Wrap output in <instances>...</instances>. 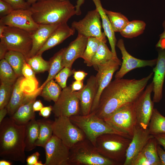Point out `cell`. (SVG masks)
<instances>
[{"label":"cell","instance_id":"obj_34","mask_svg":"<svg viewBox=\"0 0 165 165\" xmlns=\"http://www.w3.org/2000/svg\"><path fill=\"white\" fill-rule=\"evenodd\" d=\"M61 87L53 80L48 82L42 89L40 95L46 101H53L57 100L61 91Z\"/></svg>","mask_w":165,"mask_h":165},{"label":"cell","instance_id":"obj_12","mask_svg":"<svg viewBox=\"0 0 165 165\" xmlns=\"http://www.w3.org/2000/svg\"><path fill=\"white\" fill-rule=\"evenodd\" d=\"M153 90L152 82L134 102L137 126L144 129L148 128L154 109L151 98Z\"/></svg>","mask_w":165,"mask_h":165},{"label":"cell","instance_id":"obj_11","mask_svg":"<svg viewBox=\"0 0 165 165\" xmlns=\"http://www.w3.org/2000/svg\"><path fill=\"white\" fill-rule=\"evenodd\" d=\"M80 101L77 91H73L70 86L63 89L60 96L52 107V112L56 117H70L79 115Z\"/></svg>","mask_w":165,"mask_h":165},{"label":"cell","instance_id":"obj_3","mask_svg":"<svg viewBox=\"0 0 165 165\" xmlns=\"http://www.w3.org/2000/svg\"><path fill=\"white\" fill-rule=\"evenodd\" d=\"M29 9L38 24L67 23L76 14L75 6L69 0H40L31 5Z\"/></svg>","mask_w":165,"mask_h":165},{"label":"cell","instance_id":"obj_38","mask_svg":"<svg viewBox=\"0 0 165 165\" xmlns=\"http://www.w3.org/2000/svg\"><path fill=\"white\" fill-rule=\"evenodd\" d=\"M101 41L98 38L94 37L88 38L86 48L82 58L87 66H91L92 59L95 55Z\"/></svg>","mask_w":165,"mask_h":165},{"label":"cell","instance_id":"obj_21","mask_svg":"<svg viewBox=\"0 0 165 165\" xmlns=\"http://www.w3.org/2000/svg\"><path fill=\"white\" fill-rule=\"evenodd\" d=\"M87 41L88 38L78 34L76 38L64 48L62 59L64 67L72 68L73 63L77 59L82 58Z\"/></svg>","mask_w":165,"mask_h":165},{"label":"cell","instance_id":"obj_59","mask_svg":"<svg viewBox=\"0 0 165 165\" xmlns=\"http://www.w3.org/2000/svg\"><path fill=\"white\" fill-rule=\"evenodd\" d=\"M35 165H44V164H43L41 161H38Z\"/></svg>","mask_w":165,"mask_h":165},{"label":"cell","instance_id":"obj_14","mask_svg":"<svg viewBox=\"0 0 165 165\" xmlns=\"http://www.w3.org/2000/svg\"><path fill=\"white\" fill-rule=\"evenodd\" d=\"M122 62L118 57H115L106 63L97 66L96 70L98 88L91 109V112L97 109L101 95L104 90L108 85L112 79L114 73L117 70Z\"/></svg>","mask_w":165,"mask_h":165},{"label":"cell","instance_id":"obj_22","mask_svg":"<svg viewBox=\"0 0 165 165\" xmlns=\"http://www.w3.org/2000/svg\"><path fill=\"white\" fill-rule=\"evenodd\" d=\"M60 24H39L38 28L31 33L32 46L28 58L32 57L37 54L51 34Z\"/></svg>","mask_w":165,"mask_h":165},{"label":"cell","instance_id":"obj_18","mask_svg":"<svg viewBox=\"0 0 165 165\" xmlns=\"http://www.w3.org/2000/svg\"><path fill=\"white\" fill-rule=\"evenodd\" d=\"M148 128L144 129L137 125L134 128L131 141L127 151L124 165H132L138 154L141 151L148 141L153 137Z\"/></svg>","mask_w":165,"mask_h":165},{"label":"cell","instance_id":"obj_50","mask_svg":"<svg viewBox=\"0 0 165 165\" xmlns=\"http://www.w3.org/2000/svg\"><path fill=\"white\" fill-rule=\"evenodd\" d=\"M157 150L161 165H165V150L163 149L159 144L157 145Z\"/></svg>","mask_w":165,"mask_h":165},{"label":"cell","instance_id":"obj_15","mask_svg":"<svg viewBox=\"0 0 165 165\" xmlns=\"http://www.w3.org/2000/svg\"><path fill=\"white\" fill-rule=\"evenodd\" d=\"M0 23L31 33L36 30L39 25L34 20L29 9H14L9 14L0 18Z\"/></svg>","mask_w":165,"mask_h":165},{"label":"cell","instance_id":"obj_43","mask_svg":"<svg viewBox=\"0 0 165 165\" xmlns=\"http://www.w3.org/2000/svg\"><path fill=\"white\" fill-rule=\"evenodd\" d=\"M14 10L12 6L7 2L0 0V18L7 16Z\"/></svg>","mask_w":165,"mask_h":165},{"label":"cell","instance_id":"obj_28","mask_svg":"<svg viewBox=\"0 0 165 165\" xmlns=\"http://www.w3.org/2000/svg\"><path fill=\"white\" fill-rule=\"evenodd\" d=\"M106 43L101 41L91 61V65L96 70L98 65L104 64L114 58L117 57L110 50Z\"/></svg>","mask_w":165,"mask_h":165},{"label":"cell","instance_id":"obj_10","mask_svg":"<svg viewBox=\"0 0 165 165\" xmlns=\"http://www.w3.org/2000/svg\"><path fill=\"white\" fill-rule=\"evenodd\" d=\"M101 18L100 14L96 9L88 11L82 19L73 22L71 27L77 31L78 35L87 38H96L106 43V36L101 31Z\"/></svg>","mask_w":165,"mask_h":165},{"label":"cell","instance_id":"obj_13","mask_svg":"<svg viewBox=\"0 0 165 165\" xmlns=\"http://www.w3.org/2000/svg\"><path fill=\"white\" fill-rule=\"evenodd\" d=\"M44 165H69L70 148L53 134L46 144Z\"/></svg>","mask_w":165,"mask_h":165},{"label":"cell","instance_id":"obj_35","mask_svg":"<svg viewBox=\"0 0 165 165\" xmlns=\"http://www.w3.org/2000/svg\"><path fill=\"white\" fill-rule=\"evenodd\" d=\"M18 76L5 59L0 61V79L1 82H4L13 85Z\"/></svg>","mask_w":165,"mask_h":165},{"label":"cell","instance_id":"obj_45","mask_svg":"<svg viewBox=\"0 0 165 165\" xmlns=\"http://www.w3.org/2000/svg\"><path fill=\"white\" fill-rule=\"evenodd\" d=\"M163 32L160 35V39L156 45L157 48L165 49V20L162 24Z\"/></svg>","mask_w":165,"mask_h":165},{"label":"cell","instance_id":"obj_30","mask_svg":"<svg viewBox=\"0 0 165 165\" xmlns=\"http://www.w3.org/2000/svg\"><path fill=\"white\" fill-rule=\"evenodd\" d=\"M4 58L7 61L13 70L18 76H23L22 69L26 58L21 53L9 50L6 53Z\"/></svg>","mask_w":165,"mask_h":165},{"label":"cell","instance_id":"obj_53","mask_svg":"<svg viewBox=\"0 0 165 165\" xmlns=\"http://www.w3.org/2000/svg\"><path fill=\"white\" fill-rule=\"evenodd\" d=\"M6 46L2 43L0 42V59H4L5 56L8 51Z\"/></svg>","mask_w":165,"mask_h":165},{"label":"cell","instance_id":"obj_27","mask_svg":"<svg viewBox=\"0 0 165 165\" xmlns=\"http://www.w3.org/2000/svg\"><path fill=\"white\" fill-rule=\"evenodd\" d=\"M37 121L39 125V133L36 145L44 148L53 135L52 128L53 121L45 118Z\"/></svg>","mask_w":165,"mask_h":165},{"label":"cell","instance_id":"obj_2","mask_svg":"<svg viewBox=\"0 0 165 165\" xmlns=\"http://www.w3.org/2000/svg\"><path fill=\"white\" fill-rule=\"evenodd\" d=\"M25 125L16 123L10 117L0 123V156L15 161L24 163Z\"/></svg>","mask_w":165,"mask_h":165},{"label":"cell","instance_id":"obj_48","mask_svg":"<svg viewBox=\"0 0 165 165\" xmlns=\"http://www.w3.org/2000/svg\"><path fill=\"white\" fill-rule=\"evenodd\" d=\"M73 74L74 78L75 80L82 81L88 74L83 71H75L74 70Z\"/></svg>","mask_w":165,"mask_h":165},{"label":"cell","instance_id":"obj_42","mask_svg":"<svg viewBox=\"0 0 165 165\" xmlns=\"http://www.w3.org/2000/svg\"><path fill=\"white\" fill-rule=\"evenodd\" d=\"M9 4L14 9H29V6L25 0H3Z\"/></svg>","mask_w":165,"mask_h":165},{"label":"cell","instance_id":"obj_25","mask_svg":"<svg viewBox=\"0 0 165 165\" xmlns=\"http://www.w3.org/2000/svg\"><path fill=\"white\" fill-rule=\"evenodd\" d=\"M36 98H33L21 105L11 117L17 124L25 125L35 118L33 105Z\"/></svg>","mask_w":165,"mask_h":165},{"label":"cell","instance_id":"obj_26","mask_svg":"<svg viewBox=\"0 0 165 165\" xmlns=\"http://www.w3.org/2000/svg\"><path fill=\"white\" fill-rule=\"evenodd\" d=\"M25 125V151L30 152L37 146L36 143L39 136V125L35 118L29 121Z\"/></svg>","mask_w":165,"mask_h":165},{"label":"cell","instance_id":"obj_55","mask_svg":"<svg viewBox=\"0 0 165 165\" xmlns=\"http://www.w3.org/2000/svg\"><path fill=\"white\" fill-rule=\"evenodd\" d=\"M7 114L8 111L6 107L0 109V123L5 118Z\"/></svg>","mask_w":165,"mask_h":165},{"label":"cell","instance_id":"obj_46","mask_svg":"<svg viewBox=\"0 0 165 165\" xmlns=\"http://www.w3.org/2000/svg\"><path fill=\"white\" fill-rule=\"evenodd\" d=\"M39 153L36 152L28 156L26 159L27 165H35L38 161L39 156Z\"/></svg>","mask_w":165,"mask_h":165},{"label":"cell","instance_id":"obj_17","mask_svg":"<svg viewBox=\"0 0 165 165\" xmlns=\"http://www.w3.org/2000/svg\"><path fill=\"white\" fill-rule=\"evenodd\" d=\"M120 50L123 59L119 70L115 75V79L122 78L132 70L146 66L153 67L156 65L157 58L151 60H143L136 58L129 54L125 48L123 40L119 39L116 44Z\"/></svg>","mask_w":165,"mask_h":165},{"label":"cell","instance_id":"obj_58","mask_svg":"<svg viewBox=\"0 0 165 165\" xmlns=\"http://www.w3.org/2000/svg\"><path fill=\"white\" fill-rule=\"evenodd\" d=\"M30 6L40 0H25Z\"/></svg>","mask_w":165,"mask_h":165},{"label":"cell","instance_id":"obj_39","mask_svg":"<svg viewBox=\"0 0 165 165\" xmlns=\"http://www.w3.org/2000/svg\"><path fill=\"white\" fill-rule=\"evenodd\" d=\"M0 86V109L6 107L10 99L13 85L1 82Z\"/></svg>","mask_w":165,"mask_h":165},{"label":"cell","instance_id":"obj_41","mask_svg":"<svg viewBox=\"0 0 165 165\" xmlns=\"http://www.w3.org/2000/svg\"><path fill=\"white\" fill-rule=\"evenodd\" d=\"M35 72L31 66L25 61L24 64L22 69V75L26 79L33 80L36 83L37 81L36 79Z\"/></svg>","mask_w":165,"mask_h":165},{"label":"cell","instance_id":"obj_4","mask_svg":"<svg viewBox=\"0 0 165 165\" xmlns=\"http://www.w3.org/2000/svg\"><path fill=\"white\" fill-rule=\"evenodd\" d=\"M131 139L114 133L103 134L97 138L95 146L104 157L117 165H123L127 151Z\"/></svg>","mask_w":165,"mask_h":165},{"label":"cell","instance_id":"obj_1","mask_svg":"<svg viewBox=\"0 0 165 165\" xmlns=\"http://www.w3.org/2000/svg\"><path fill=\"white\" fill-rule=\"evenodd\" d=\"M153 74L141 79H115L102 92L94 112L104 119L122 106L134 102L144 90Z\"/></svg>","mask_w":165,"mask_h":165},{"label":"cell","instance_id":"obj_36","mask_svg":"<svg viewBox=\"0 0 165 165\" xmlns=\"http://www.w3.org/2000/svg\"><path fill=\"white\" fill-rule=\"evenodd\" d=\"M104 10L113 31L120 32L129 22L127 18L120 13L108 10L105 9Z\"/></svg>","mask_w":165,"mask_h":165},{"label":"cell","instance_id":"obj_7","mask_svg":"<svg viewBox=\"0 0 165 165\" xmlns=\"http://www.w3.org/2000/svg\"><path fill=\"white\" fill-rule=\"evenodd\" d=\"M104 120L123 135L132 139L137 125L134 102L122 106Z\"/></svg>","mask_w":165,"mask_h":165},{"label":"cell","instance_id":"obj_9","mask_svg":"<svg viewBox=\"0 0 165 165\" xmlns=\"http://www.w3.org/2000/svg\"><path fill=\"white\" fill-rule=\"evenodd\" d=\"M52 128L53 134L70 148L86 138L83 132L67 117H56L53 121Z\"/></svg>","mask_w":165,"mask_h":165},{"label":"cell","instance_id":"obj_32","mask_svg":"<svg viewBox=\"0 0 165 165\" xmlns=\"http://www.w3.org/2000/svg\"><path fill=\"white\" fill-rule=\"evenodd\" d=\"M148 128L152 135L165 133V117L156 108L153 109Z\"/></svg>","mask_w":165,"mask_h":165},{"label":"cell","instance_id":"obj_47","mask_svg":"<svg viewBox=\"0 0 165 165\" xmlns=\"http://www.w3.org/2000/svg\"><path fill=\"white\" fill-rule=\"evenodd\" d=\"M52 111V106H49L43 107L39 111V115L44 118H48L51 114Z\"/></svg>","mask_w":165,"mask_h":165},{"label":"cell","instance_id":"obj_40","mask_svg":"<svg viewBox=\"0 0 165 165\" xmlns=\"http://www.w3.org/2000/svg\"><path fill=\"white\" fill-rule=\"evenodd\" d=\"M74 70L68 67H64L55 76V81L63 89L66 87V82L68 78L73 74Z\"/></svg>","mask_w":165,"mask_h":165},{"label":"cell","instance_id":"obj_33","mask_svg":"<svg viewBox=\"0 0 165 165\" xmlns=\"http://www.w3.org/2000/svg\"><path fill=\"white\" fill-rule=\"evenodd\" d=\"M158 144L156 139L153 137L149 139L141 151L150 165H161L157 152V146Z\"/></svg>","mask_w":165,"mask_h":165},{"label":"cell","instance_id":"obj_8","mask_svg":"<svg viewBox=\"0 0 165 165\" xmlns=\"http://www.w3.org/2000/svg\"><path fill=\"white\" fill-rule=\"evenodd\" d=\"M0 42L8 50L17 51L28 58L32 46L31 33L16 27L6 26Z\"/></svg>","mask_w":165,"mask_h":165},{"label":"cell","instance_id":"obj_52","mask_svg":"<svg viewBox=\"0 0 165 165\" xmlns=\"http://www.w3.org/2000/svg\"><path fill=\"white\" fill-rule=\"evenodd\" d=\"M43 107V104L40 100L35 101L33 105V108L35 112L39 111Z\"/></svg>","mask_w":165,"mask_h":165},{"label":"cell","instance_id":"obj_6","mask_svg":"<svg viewBox=\"0 0 165 165\" xmlns=\"http://www.w3.org/2000/svg\"><path fill=\"white\" fill-rule=\"evenodd\" d=\"M69 119L94 146L97 138L103 134L114 133L123 135L111 127L104 119L98 117L95 112L86 115L73 116Z\"/></svg>","mask_w":165,"mask_h":165},{"label":"cell","instance_id":"obj_20","mask_svg":"<svg viewBox=\"0 0 165 165\" xmlns=\"http://www.w3.org/2000/svg\"><path fill=\"white\" fill-rule=\"evenodd\" d=\"M98 88L96 76L91 75L83 88L77 91L82 115H86L90 113Z\"/></svg>","mask_w":165,"mask_h":165},{"label":"cell","instance_id":"obj_23","mask_svg":"<svg viewBox=\"0 0 165 165\" xmlns=\"http://www.w3.org/2000/svg\"><path fill=\"white\" fill-rule=\"evenodd\" d=\"M75 31L71 27H69L67 23L60 24L51 34L36 54L42 55L45 51L59 45L70 36L73 35Z\"/></svg>","mask_w":165,"mask_h":165},{"label":"cell","instance_id":"obj_44","mask_svg":"<svg viewBox=\"0 0 165 165\" xmlns=\"http://www.w3.org/2000/svg\"><path fill=\"white\" fill-rule=\"evenodd\" d=\"M132 165H150V164L143 153L141 152L133 161Z\"/></svg>","mask_w":165,"mask_h":165},{"label":"cell","instance_id":"obj_57","mask_svg":"<svg viewBox=\"0 0 165 165\" xmlns=\"http://www.w3.org/2000/svg\"><path fill=\"white\" fill-rule=\"evenodd\" d=\"M12 163L8 161L5 160H2L0 161V165H11Z\"/></svg>","mask_w":165,"mask_h":165},{"label":"cell","instance_id":"obj_16","mask_svg":"<svg viewBox=\"0 0 165 165\" xmlns=\"http://www.w3.org/2000/svg\"><path fill=\"white\" fill-rule=\"evenodd\" d=\"M26 79L23 76L19 77L13 85L11 96L6 107L9 117L13 115L21 105L36 98L41 91L38 88L35 90H24L23 85Z\"/></svg>","mask_w":165,"mask_h":165},{"label":"cell","instance_id":"obj_51","mask_svg":"<svg viewBox=\"0 0 165 165\" xmlns=\"http://www.w3.org/2000/svg\"><path fill=\"white\" fill-rule=\"evenodd\" d=\"M153 136L156 139L158 144L162 146L165 150V133L158 134Z\"/></svg>","mask_w":165,"mask_h":165},{"label":"cell","instance_id":"obj_31","mask_svg":"<svg viewBox=\"0 0 165 165\" xmlns=\"http://www.w3.org/2000/svg\"><path fill=\"white\" fill-rule=\"evenodd\" d=\"M145 27V23L142 20L129 21L120 33L122 36L125 38H133L141 34Z\"/></svg>","mask_w":165,"mask_h":165},{"label":"cell","instance_id":"obj_19","mask_svg":"<svg viewBox=\"0 0 165 165\" xmlns=\"http://www.w3.org/2000/svg\"><path fill=\"white\" fill-rule=\"evenodd\" d=\"M158 56L155 67L153 68V101L157 103L161 100L165 78V49L159 48Z\"/></svg>","mask_w":165,"mask_h":165},{"label":"cell","instance_id":"obj_24","mask_svg":"<svg viewBox=\"0 0 165 165\" xmlns=\"http://www.w3.org/2000/svg\"><path fill=\"white\" fill-rule=\"evenodd\" d=\"M92 0L96 9L100 14L102 20V25L104 33L108 40L111 47V51L115 56L117 57L115 49L117 40L115 35V32L112 30L110 22L105 11L104 9L102 6L100 0Z\"/></svg>","mask_w":165,"mask_h":165},{"label":"cell","instance_id":"obj_56","mask_svg":"<svg viewBox=\"0 0 165 165\" xmlns=\"http://www.w3.org/2000/svg\"><path fill=\"white\" fill-rule=\"evenodd\" d=\"M6 26L3 24L0 23V38L2 36Z\"/></svg>","mask_w":165,"mask_h":165},{"label":"cell","instance_id":"obj_49","mask_svg":"<svg viewBox=\"0 0 165 165\" xmlns=\"http://www.w3.org/2000/svg\"><path fill=\"white\" fill-rule=\"evenodd\" d=\"M70 86L72 90L73 91L80 90L82 89L84 86L83 80H75L72 82Z\"/></svg>","mask_w":165,"mask_h":165},{"label":"cell","instance_id":"obj_37","mask_svg":"<svg viewBox=\"0 0 165 165\" xmlns=\"http://www.w3.org/2000/svg\"><path fill=\"white\" fill-rule=\"evenodd\" d=\"M26 61L35 73L43 72L49 70V61L44 60L41 55L36 54L32 57L26 58Z\"/></svg>","mask_w":165,"mask_h":165},{"label":"cell","instance_id":"obj_5","mask_svg":"<svg viewBox=\"0 0 165 165\" xmlns=\"http://www.w3.org/2000/svg\"><path fill=\"white\" fill-rule=\"evenodd\" d=\"M69 165H115L114 162L104 157L86 138L70 148Z\"/></svg>","mask_w":165,"mask_h":165},{"label":"cell","instance_id":"obj_29","mask_svg":"<svg viewBox=\"0 0 165 165\" xmlns=\"http://www.w3.org/2000/svg\"><path fill=\"white\" fill-rule=\"evenodd\" d=\"M64 50V48L61 49L50 59L49 75L46 80L39 88L40 90H42L45 85L51 80L54 79L55 76L64 68L62 64V59Z\"/></svg>","mask_w":165,"mask_h":165},{"label":"cell","instance_id":"obj_54","mask_svg":"<svg viewBox=\"0 0 165 165\" xmlns=\"http://www.w3.org/2000/svg\"><path fill=\"white\" fill-rule=\"evenodd\" d=\"M85 0H77L76 5L75 6L76 14L77 15H79L81 14V7L84 3Z\"/></svg>","mask_w":165,"mask_h":165}]
</instances>
